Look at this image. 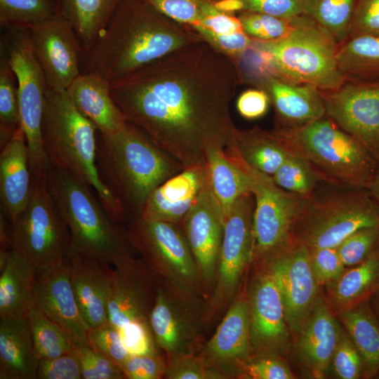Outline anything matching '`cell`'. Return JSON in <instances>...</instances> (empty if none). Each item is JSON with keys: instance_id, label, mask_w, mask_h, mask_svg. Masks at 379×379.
Returning <instances> with one entry per match:
<instances>
[{"instance_id": "60d3db41", "label": "cell", "mask_w": 379, "mask_h": 379, "mask_svg": "<svg viewBox=\"0 0 379 379\" xmlns=\"http://www.w3.org/2000/svg\"><path fill=\"white\" fill-rule=\"evenodd\" d=\"M56 12L55 0H0V24L3 28L27 27Z\"/></svg>"}, {"instance_id": "ba28073f", "label": "cell", "mask_w": 379, "mask_h": 379, "mask_svg": "<svg viewBox=\"0 0 379 379\" xmlns=\"http://www.w3.org/2000/svg\"><path fill=\"white\" fill-rule=\"evenodd\" d=\"M1 52L17 80L20 127L27 140L32 175L48 173L51 167L44 150L41 123L48 88L44 72L33 51L28 27H10Z\"/></svg>"}, {"instance_id": "6f0895ef", "label": "cell", "mask_w": 379, "mask_h": 379, "mask_svg": "<svg viewBox=\"0 0 379 379\" xmlns=\"http://www.w3.org/2000/svg\"><path fill=\"white\" fill-rule=\"evenodd\" d=\"M195 25H201L220 34L244 31L239 18L218 10L213 2H208L203 6L199 22Z\"/></svg>"}, {"instance_id": "e575fe53", "label": "cell", "mask_w": 379, "mask_h": 379, "mask_svg": "<svg viewBox=\"0 0 379 379\" xmlns=\"http://www.w3.org/2000/svg\"><path fill=\"white\" fill-rule=\"evenodd\" d=\"M206 166L210 189L225 218L239 197L251 193L249 177L241 166L227 156L224 149L211 152Z\"/></svg>"}, {"instance_id": "8d00e7d4", "label": "cell", "mask_w": 379, "mask_h": 379, "mask_svg": "<svg viewBox=\"0 0 379 379\" xmlns=\"http://www.w3.org/2000/svg\"><path fill=\"white\" fill-rule=\"evenodd\" d=\"M40 359H52L72 350V336L32 304L25 314Z\"/></svg>"}, {"instance_id": "f907efd6", "label": "cell", "mask_w": 379, "mask_h": 379, "mask_svg": "<svg viewBox=\"0 0 379 379\" xmlns=\"http://www.w3.org/2000/svg\"><path fill=\"white\" fill-rule=\"evenodd\" d=\"M192 27L205 41L236 60L251 48L253 42V39L244 31L220 34L201 25Z\"/></svg>"}, {"instance_id": "7dc6e473", "label": "cell", "mask_w": 379, "mask_h": 379, "mask_svg": "<svg viewBox=\"0 0 379 379\" xmlns=\"http://www.w3.org/2000/svg\"><path fill=\"white\" fill-rule=\"evenodd\" d=\"M88 342L119 367L130 356L119 330L109 321L91 327L88 333Z\"/></svg>"}, {"instance_id": "5b68a950", "label": "cell", "mask_w": 379, "mask_h": 379, "mask_svg": "<svg viewBox=\"0 0 379 379\" xmlns=\"http://www.w3.org/2000/svg\"><path fill=\"white\" fill-rule=\"evenodd\" d=\"M274 132L288 149L309 162L321 180L336 186L367 189L379 170L368 151L330 118Z\"/></svg>"}, {"instance_id": "5bb4252c", "label": "cell", "mask_w": 379, "mask_h": 379, "mask_svg": "<svg viewBox=\"0 0 379 379\" xmlns=\"http://www.w3.org/2000/svg\"><path fill=\"white\" fill-rule=\"evenodd\" d=\"M155 304L149 322L166 359L199 353L205 342L206 301L157 279Z\"/></svg>"}, {"instance_id": "30bf717a", "label": "cell", "mask_w": 379, "mask_h": 379, "mask_svg": "<svg viewBox=\"0 0 379 379\" xmlns=\"http://www.w3.org/2000/svg\"><path fill=\"white\" fill-rule=\"evenodd\" d=\"M126 232L157 279L203 297L197 266L179 224L140 216L127 222Z\"/></svg>"}, {"instance_id": "2e32d148", "label": "cell", "mask_w": 379, "mask_h": 379, "mask_svg": "<svg viewBox=\"0 0 379 379\" xmlns=\"http://www.w3.org/2000/svg\"><path fill=\"white\" fill-rule=\"evenodd\" d=\"M261 260L267 264L277 281L288 328L298 333L318 299L319 283L310 248L298 241L290 244L289 240Z\"/></svg>"}, {"instance_id": "d4e9b609", "label": "cell", "mask_w": 379, "mask_h": 379, "mask_svg": "<svg viewBox=\"0 0 379 379\" xmlns=\"http://www.w3.org/2000/svg\"><path fill=\"white\" fill-rule=\"evenodd\" d=\"M72 288L89 327L108 322L112 293V266L84 254L69 256Z\"/></svg>"}, {"instance_id": "ffe728a7", "label": "cell", "mask_w": 379, "mask_h": 379, "mask_svg": "<svg viewBox=\"0 0 379 379\" xmlns=\"http://www.w3.org/2000/svg\"><path fill=\"white\" fill-rule=\"evenodd\" d=\"M253 280L248 296L252 354H278L288 342L281 295L267 264Z\"/></svg>"}, {"instance_id": "603a6c76", "label": "cell", "mask_w": 379, "mask_h": 379, "mask_svg": "<svg viewBox=\"0 0 379 379\" xmlns=\"http://www.w3.org/2000/svg\"><path fill=\"white\" fill-rule=\"evenodd\" d=\"M208 185L206 164L185 168L152 192L140 217L179 224Z\"/></svg>"}, {"instance_id": "83f0119b", "label": "cell", "mask_w": 379, "mask_h": 379, "mask_svg": "<svg viewBox=\"0 0 379 379\" xmlns=\"http://www.w3.org/2000/svg\"><path fill=\"white\" fill-rule=\"evenodd\" d=\"M264 86L282 127L304 124L326 116L319 90L314 86L291 83L271 73L266 75Z\"/></svg>"}, {"instance_id": "277c9868", "label": "cell", "mask_w": 379, "mask_h": 379, "mask_svg": "<svg viewBox=\"0 0 379 379\" xmlns=\"http://www.w3.org/2000/svg\"><path fill=\"white\" fill-rule=\"evenodd\" d=\"M96 131L95 124L74 106L67 90L47 88L41 137L51 165L88 185L111 218L121 224L128 221L127 215L103 185L97 171Z\"/></svg>"}, {"instance_id": "9c48e42d", "label": "cell", "mask_w": 379, "mask_h": 379, "mask_svg": "<svg viewBox=\"0 0 379 379\" xmlns=\"http://www.w3.org/2000/svg\"><path fill=\"white\" fill-rule=\"evenodd\" d=\"M48 173L32 176L29 201L11 226L12 250L36 267L66 260L70 252L69 229L51 190Z\"/></svg>"}, {"instance_id": "f546056e", "label": "cell", "mask_w": 379, "mask_h": 379, "mask_svg": "<svg viewBox=\"0 0 379 379\" xmlns=\"http://www.w3.org/2000/svg\"><path fill=\"white\" fill-rule=\"evenodd\" d=\"M224 149L252 168L270 176L275 173L288 153L287 147L274 131L269 132L258 126L245 131L237 128Z\"/></svg>"}, {"instance_id": "ee69618b", "label": "cell", "mask_w": 379, "mask_h": 379, "mask_svg": "<svg viewBox=\"0 0 379 379\" xmlns=\"http://www.w3.org/2000/svg\"><path fill=\"white\" fill-rule=\"evenodd\" d=\"M379 245V226L364 227L347 237L337 248L345 266L364 261Z\"/></svg>"}, {"instance_id": "f1b7e54d", "label": "cell", "mask_w": 379, "mask_h": 379, "mask_svg": "<svg viewBox=\"0 0 379 379\" xmlns=\"http://www.w3.org/2000/svg\"><path fill=\"white\" fill-rule=\"evenodd\" d=\"M39 361L25 316L0 318V379H36Z\"/></svg>"}, {"instance_id": "6da1fadb", "label": "cell", "mask_w": 379, "mask_h": 379, "mask_svg": "<svg viewBox=\"0 0 379 379\" xmlns=\"http://www.w3.org/2000/svg\"><path fill=\"white\" fill-rule=\"evenodd\" d=\"M242 80L237 60L204 40L110 85L126 120L184 168L204 165L236 130L230 105Z\"/></svg>"}, {"instance_id": "f35d334b", "label": "cell", "mask_w": 379, "mask_h": 379, "mask_svg": "<svg viewBox=\"0 0 379 379\" xmlns=\"http://www.w3.org/2000/svg\"><path fill=\"white\" fill-rule=\"evenodd\" d=\"M272 178L281 188L307 198L314 195V191L321 180L305 159L290 149Z\"/></svg>"}, {"instance_id": "bcb514c9", "label": "cell", "mask_w": 379, "mask_h": 379, "mask_svg": "<svg viewBox=\"0 0 379 379\" xmlns=\"http://www.w3.org/2000/svg\"><path fill=\"white\" fill-rule=\"evenodd\" d=\"M166 379H227L220 372L208 366L199 354L166 359Z\"/></svg>"}, {"instance_id": "f5cc1de1", "label": "cell", "mask_w": 379, "mask_h": 379, "mask_svg": "<svg viewBox=\"0 0 379 379\" xmlns=\"http://www.w3.org/2000/svg\"><path fill=\"white\" fill-rule=\"evenodd\" d=\"M161 352L130 355L120 368L125 378L128 379L163 378L166 367V357Z\"/></svg>"}, {"instance_id": "4fadbf2b", "label": "cell", "mask_w": 379, "mask_h": 379, "mask_svg": "<svg viewBox=\"0 0 379 379\" xmlns=\"http://www.w3.org/2000/svg\"><path fill=\"white\" fill-rule=\"evenodd\" d=\"M226 154L246 172L250 179L255 200L252 260L259 261L290 240L291 228L312 197L286 191L279 187L272 176L252 168L235 155Z\"/></svg>"}, {"instance_id": "db71d44e", "label": "cell", "mask_w": 379, "mask_h": 379, "mask_svg": "<svg viewBox=\"0 0 379 379\" xmlns=\"http://www.w3.org/2000/svg\"><path fill=\"white\" fill-rule=\"evenodd\" d=\"M312 267L318 283L334 281L345 272L336 248H310Z\"/></svg>"}, {"instance_id": "681fc988", "label": "cell", "mask_w": 379, "mask_h": 379, "mask_svg": "<svg viewBox=\"0 0 379 379\" xmlns=\"http://www.w3.org/2000/svg\"><path fill=\"white\" fill-rule=\"evenodd\" d=\"M119 331L129 355L160 352L149 321L134 322L121 328Z\"/></svg>"}, {"instance_id": "816d5d0a", "label": "cell", "mask_w": 379, "mask_h": 379, "mask_svg": "<svg viewBox=\"0 0 379 379\" xmlns=\"http://www.w3.org/2000/svg\"><path fill=\"white\" fill-rule=\"evenodd\" d=\"M169 18L194 26L199 22L203 6L218 0H142Z\"/></svg>"}, {"instance_id": "4316f807", "label": "cell", "mask_w": 379, "mask_h": 379, "mask_svg": "<svg viewBox=\"0 0 379 379\" xmlns=\"http://www.w3.org/2000/svg\"><path fill=\"white\" fill-rule=\"evenodd\" d=\"M77 109L96 126L99 133L114 134L122 129L127 121L110 93V85L101 77L89 72L81 74L67 89Z\"/></svg>"}, {"instance_id": "7c38bea8", "label": "cell", "mask_w": 379, "mask_h": 379, "mask_svg": "<svg viewBox=\"0 0 379 379\" xmlns=\"http://www.w3.org/2000/svg\"><path fill=\"white\" fill-rule=\"evenodd\" d=\"M254 208L253 194H246L235 201L225 217L215 286L206 302L207 325L225 313L238 293L246 270L252 261Z\"/></svg>"}, {"instance_id": "4dcf8cb0", "label": "cell", "mask_w": 379, "mask_h": 379, "mask_svg": "<svg viewBox=\"0 0 379 379\" xmlns=\"http://www.w3.org/2000/svg\"><path fill=\"white\" fill-rule=\"evenodd\" d=\"M36 266L11 250L0 266V318L25 316L33 304Z\"/></svg>"}, {"instance_id": "9a60e30c", "label": "cell", "mask_w": 379, "mask_h": 379, "mask_svg": "<svg viewBox=\"0 0 379 379\" xmlns=\"http://www.w3.org/2000/svg\"><path fill=\"white\" fill-rule=\"evenodd\" d=\"M319 93L326 115L359 142L379 166V81L345 79L338 88Z\"/></svg>"}, {"instance_id": "6125c7cd", "label": "cell", "mask_w": 379, "mask_h": 379, "mask_svg": "<svg viewBox=\"0 0 379 379\" xmlns=\"http://www.w3.org/2000/svg\"><path fill=\"white\" fill-rule=\"evenodd\" d=\"M367 190L370 192L371 197L373 198L379 208V170L376 173L368 187H367Z\"/></svg>"}, {"instance_id": "44dd1931", "label": "cell", "mask_w": 379, "mask_h": 379, "mask_svg": "<svg viewBox=\"0 0 379 379\" xmlns=\"http://www.w3.org/2000/svg\"><path fill=\"white\" fill-rule=\"evenodd\" d=\"M199 354L208 367L227 379L238 378L242 363L252 354L248 298L237 294Z\"/></svg>"}, {"instance_id": "52a82bcc", "label": "cell", "mask_w": 379, "mask_h": 379, "mask_svg": "<svg viewBox=\"0 0 379 379\" xmlns=\"http://www.w3.org/2000/svg\"><path fill=\"white\" fill-rule=\"evenodd\" d=\"M293 28L272 41L253 39L251 48L263 65L280 79L315 86L319 91L338 88L345 81L337 61L338 44L306 15L291 18Z\"/></svg>"}, {"instance_id": "d6986e66", "label": "cell", "mask_w": 379, "mask_h": 379, "mask_svg": "<svg viewBox=\"0 0 379 379\" xmlns=\"http://www.w3.org/2000/svg\"><path fill=\"white\" fill-rule=\"evenodd\" d=\"M112 293L108 321L118 330L149 321L157 298V278L142 258L129 255L112 266Z\"/></svg>"}, {"instance_id": "7402d4cb", "label": "cell", "mask_w": 379, "mask_h": 379, "mask_svg": "<svg viewBox=\"0 0 379 379\" xmlns=\"http://www.w3.org/2000/svg\"><path fill=\"white\" fill-rule=\"evenodd\" d=\"M32 301L72 337L88 342L90 327L83 317L72 288L69 258L36 267Z\"/></svg>"}, {"instance_id": "cb8c5ba5", "label": "cell", "mask_w": 379, "mask_h": 379, "mask_svg": "<svg viewBox=\"0 0 379 379\" xmlns=\"http://www.w3.org/2000/svg\"><path fill=\"white\" fill-rule=\"evenodd\" d=\"M32 192V175L25 133L20 127L1 148V213L14 223L26 208Z\"/></svg>"}, {"instance_id": "91938a15", "label": "cell", "mask_w": 379, "mask_h": 379, "mask_svg": "<svg viewBox=\"0 0 379 379\" xmlns=\"http://www.w3.org/2000/svg\"><path fill=\"white\" fill-rule=\"evenodd\" d=\"M270 98L263 90L250 89L242 93L237 101L240 115L247 119L262 117L267 111Z\"/></svg>"}, {"instance_id": "680465c9", "label": "cell", "mask_w": 379, "mask_h": 379, "mask_svg": "<svg viewBox=\"0 0 379 379\" xmlns=\"http://www.w3.org/2000/svg\"><path fill=\"white\" fill-rule=\"evenodd\" d=\"M306 1L242 0L245 11L260 12L281 18H291L304 15Z\"/></svg>"}, {"instance_id": "c3c4849f", "label": "cell", "mask_w": 379, "mask_h": 379, "mask_svg": "<svg viewBox=\"0 0 379 379\" xmlns=\"http://www.w3.org/2000/svg\"><path fill=\"white\" fill-rule=\"evenodd\" d=\"M331 361L340 378L356 379L364 375L362 359L350 337L344 333H341Z\"/></svg>"}, {"instance_id": "484cf974", "label": "cell", "mask_w": 379, "mask_h": 379, "mask_svg": "<svg viewBox=\"0 0 379 379\" xmlns=\"http://www.w3.org/2000/svg\"><path fill=\"white\" fill-rule=\"evenodd\" d=\"M341 333L328 306L318 298L298 333L299 353L314 376L322 378L326 373Z\"/></svg>"}, {"instance_id": "94428289", "label": "cell", "mask_w": 379, "mask_h": 379, "mask_svg": "<svg viewBox=\"0 0 379 379\" xmlns=\"http://www.w3.org/2000/svg\"><path fill=\"white\" fill-rule=\"evenodd\" d=\"M214 6L218 10L230 13L244 8L242 0H218L214 3Z\"/></svg>"}, {"instance_id": "836d02e7", "label": "cell", "mask_w": 379, "mask_h": 379, "mask_svg": "<svg viewBox=\"0 0 379 379\" xmlns=\"http://www.w3.org/2000/svg\"><path fill=\"white\" fill-rule=\"evenodd\" d=\"M121 0H55L57 11L72 26L85 50L103 30Z\"/></svg>"}, {"instance_id": "7bdbcfd3", "label": "cell", "mask_w": 379, "mask_h": 379, "mask_svg": "<svg viewBox=\"0 0 379 379\" xmlns=\"http://www.w3.org/2000/svg\"><path fill=\"white\" fill-rule=\"evenodd\" d=\"M244 32L261 41L281 39L293 28L291 18H281L260 12L244 10L239 16Z\"/></svg>"}, {"instance_id": "b9f144b4", "label": "cell", "mask_w": 379, "mask_h": 379, "mask_svg": "<svg viewBox=\"0 0 379 379\" xmlns=\"http://www.w3.org/2000/svg\"><path fill=\"white\" fill-rule=\"evenodd\" d=\"M71 352L79 359L82 379H124L121 368L88 342L72 337Z\"/></svg>"}, {"instance_id": "e7e4bbea", "label": "cell", "mask_w": 379, "mask_h": 379, "mask_svg": "<svg viewBox=\"0 0 379 379\" xmlns=\"http://www.w3.org/2000/svg\"><path fill=\"white\" fill-rule=\"evenodd\" d=\"M376 376H378V378H379V372L378 373V374L376 375Z\"/></svg>"}, {"instance_id": "d590c367", "label": "cell", "mask_w": 379, "mask_h": 379, "mask_svg": "<svg viewBox=\"0 0 379 379\" xmlns=\"http://www.w3.org/2000/svg\"><path fill=\"white\" fill-rule=\"evenodd\" d=\"M379 288V245L361 262L333 281V296L340 304L367 300Z\"/></svg>"}, {"instance_id": "7a4b0ae2", "label": "cell", "mask_w": 379, "mask_h": 379, "mask_svg": "<svg viewBox=\"0 0 379 379\" xmlns=\"http://www.w3.org/2000/svg\"><path fill=\"white\" fill-rule=\"evenodd\" d=\"M142 0H121L87 53L86 72L114 84L165 55L203 41Z\"/></svg>"}, {"instance_id": "ab89813d", "label": "cell", "mask_w": 379, "mask_h": 379, "mask_svg": "<svg viewBox=\"0 0 379 379\" xmlns=\"http://www.w3.org/2000/svg\"><path fill=\"white\" fill-rule=\"evenodd\" d=\"M16 77L4 54L0 60V145L2 148L20 127Z\"/></svg>"}, {"instance_id": "11a10c76", "label": "cell", "mask_w": 379, "mask_h": 379, "mask_svg": "<svg viewBox=\"0 0 379 379\" xmlns=\"http://www.w3.org/2000/svg\"><path fill=\"white\" fill-rule=\"evenodd\" d=\"M36 379H82L79 359L72 352L40 359Z\"/></svg>"}, {"instance_id": "be15d7a7", "label": "cell", "mask_w": 379, "mask_h": 379, "mask_svg": "<svg viewBox=\"0 0 379 379\" xmlns=\"http://www.w3.org/2000/svg\"><path fill=\"white\" fill-rule=\"evenodd\" d=\"M376 295V305H377V309L379 312V288L377 290V291L375 293Z\"/></svg>"}, {"instance_id": "74e56055", "label": "cell", "mask_w": 379, "mask_h": 379, "mask_svg": "<svg viewBox=\"0 0 379 379\" xmlns=\"http://www.w3.org/2000/svg\"><path fill=\"white\" fill-rule=\"evenodd\" d=\"M355 0H307L305 14L323 27L339 45L349 36Z\"/></svg>"}, {"instance_id": "8992f818", "label": "cell", "mask_w": 379, "mask_h": 379, "mask_svg": "<svg viewBox=\"0 0 379 379\" xmlns=\"http://www.w3.org/2000/svg\"><path fill=\"white\" fill-rule=\"evenodd\" d=\"M48 179L69 229V255L84 254L111 266L121 258L133 255L135 250L126 229L111 218L88 185L52 166Z\"/></svg>"}, {"instance_id": "1f68e13d", "label": "cell", "mask_w": 379, "mask_h": 379, "mask_svg": "<svg viewBox=\"0 0 379 379\" xmlns=\"http://www.w3.org/2000/svg\"><path fill=\"white\" fill-rule=\"evenodd\" d=\"M340 319L364 363V376L379 372V321L368 300L343 312Z\"/></svg>"}, {"instance_id": "f6af8a7d", "label": "cell", "mask_w": 379, "mask_h": 379, "mask_svg": "<svg viewBox=\"0 0 379 379\" xmlns=\"http://www.w3.org/2000/svg\"><path fill=\"white\" fill-rule=\"evenodd\" d=\"M238 378L292 379L294 375L286 364L277 354H251L244 361Z\"/></svg>"}, {"instance_id": "8fae6325", "label": "cell", "mask_w": 379, "mask_h": 379, "mask_svg": "<svg viewBox=\"0 0 379 379\" xmlns=\"http://www.w3.org/2000/svg\"><path fill=\"white\" fill-rule=\"evenodd\" d=\"M298 221L305 223L299 242L309 248H337L358 230L379 226V208L367 189L319 199L313 195Z\"/></svg>"}, {"instance_id": "9f6ffc18", "label": "cell", "mask_w": 379, "mask_h": 379, "mask_svg": "<svg viewBox=\"0 0 379 379\" xmlns=\"http://www.w3.org/2000/svg\"><path fill=\"white\" fill-rule=\"evenodd\" d=\"M379 34V0H355L349 35Z\"/></svg>"}, {"instance_id": "ac0fdd59", "label": "cell", "mask_w": 379, "mask_h": 379, "mask_svg": "<svg viewBox=\"0 0 379 379\" xmlns=\"http://www.w3.org/2000/svg\"><path fill=\"white\" fill-rule=\"evenodd\" d=\"M225 218L209 183L179 223L194 258L202 296L213 292Z\"/></svg>"}, {"instance_id": "e0dca14e", "label": "cell", "mask_w": 379, "mask_h": 379, "mask_svg": "<svg viewBox=\"0 0 379 379\" xmlns=\"http://www.w3.org/2000/svg\"><path fill=\"white\" fill-rule=\"evenodd\" d=\"M27 27L33 51L48 88L67 90L81 74L82 47L72 26L57 11L51 17Z\"/></svg>"}, {"instance_id": "d6a6232c", "label": "cell", "mask_w": 379, "mask_h": 379, "mask_svg": "<svg viewBox=\"0 0 379 379\" xmlns=\"http://www.w3.org/2000/svg\"><path fill=\"white\" fill-rule=\"evenodd\" d=\"M337 61L345 79L379 81V34L349 35L338 46Z\"/></svg>"}, {"instance_id": "3957f363", "label": "cell", "mask_w": 379, "mask_h": 379, "mask_svg": "<svg viewBox=\"0 0 379 379\" xmlns=\"http://www.w3.org/2000/svg\"><path fill=\"white\" fill-rule=\"evenodd\" d=\"M96 166L103 185L125 211L128 222L141 215L152 192L184 169L131 123L97 136Z\"/></svg>"}]
</instances>
